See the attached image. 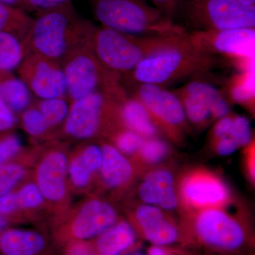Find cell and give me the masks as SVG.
<instances>
[{"label": "cell", "mask_w": 255, "mask_h": 255, "mask_svg": "<svg viewBox=\"0 0 255 255\" xmlns=\"http://www.w3.org/2000/svg\"><path fill=\"white\" fill-rule=\"evenodd\" d=\"M95 26L78 16L72 1L36 11L21 41L24 57L33 53L61 63L74 48L91 37Z\"/></svg>", "instance_id": "cell-1"}, {"label": "cell", "mask_w": 255, "mask_h": 255, "mask_svg": "<svg viewBox=\"0 0 255 255\" xmlns=\"http://www.w3.org/2000/svg\"><path fill=\"white\" fill-rule=\"evenodd\" d=\"M186 33L131 35L101 25L94 28L92 46L102 66L122 78L151 55L180 43Z\"/></svg>", "instance_id": "cell-2"}, {"label": "cell", "mask_w": 255, "mask_h": 255, "mask_svg": "<svg viewBox=\"0 0 255 255\" xmlns=\"http://www.w3.org/2000/svg\"><path fill=\"white\" fill-rule=\"evenodd\" d=\"M216 56L191 44L186 33L180 43L146 58L130 74L136 84L164 87L209 73L219 65Z\"/></svg>", "instance_id": "cell-3"}, {"label": "cell", "mask_w": 255, "mask_h": 255, "mask_svg": "<svg viewBox=\"0 0 255 255\" xmlns=\"http://www.w3.org/2000/svg\"><path fill=\"white\" fill-rule=\"evenodd\" d=\"M105 27L131 35H167L187 31L144 0H88Z\"/></svg>", "instance_id": "cell-4"}, {"label": "cell", "mask_w": 255, "mask_h": 255, "mask_svg": "<svg viewBox=\"0 0 255 255\" xmlns=\"http://www.w3.org/2000/svg\"><path fill=\"white\" fill-rule=\"evenodd\" d=\"M127 95L124 89L96 92L72 102L63 124L64 133L77 140H88L104 132L112 135L122 127L119 109Z\"/></svg>", "instance_id": "cell-5"}, {"label": "cell", "mask_w": 255, "mask_h": 255, "mask_svg": "<svg viewBox=\"0 0 255 255\" xmlns=\"http://www.w3.org/2000/svg\"><path fill=\"white\" fill-rule=\"evenodd\" d=\"M60 64L66 82L67 97L71 102L94 92L123 89L122 78L104 68L96 57L92 36L74 48Z\"/></svg>", "instance_id": "cell-6"}, {"label": "cell", "mask_w": 255, "mask_h": 255, "mask_svg": "<svg viewBox=\"0 0 255 255\" xmlns=\"http://www.w3.org/2000/svg\"><path fill=\"white\" fill-rule=\"evenodd\" d=\"M179 11L190 31L255 28V6L237 0H182Z\"/></svg>", "instance_id": "cell-7"}, {"label": "cell", "mask_w": 255, "mask_h": 255, "mask_svg": "<svg viewBox=\"0 0 255 255\" xmlns=\"http://www.w3.org/2000/svg\"><path fill=\"white\" fill-rule=\"evenodd\" d=\"M133 97L148 111L160 131L175 141L187 130V117L182 102L174 92L151 84H136Z\"/></svg>", "instance_id": "cell-8"}, {"label": "cell", "mask_w": 255, "mask_h": 255, "mask_svg": "<svg viewBox=\"0 0 255 255\" xmlns=\"http://www.w3.org/2000/svg\"><path fill=\"white\" fill-rule=\"evenodd\" d=\"M117 221L118 214L114 206L101 199H90L68 223L55 229V240L63 246L73 242L90 241Z\"/></svg>", "instance_id": "cell-9"}, {"label": "cell", "mask_w": 255, "mask_h": 255, "mask_svg": "<svg viewBox=\"0 0 255 255\" xmlns=\"http://www.w3.org/2000/svg\"><path fill=\"white\" fill-rule=\"evenodd\" d=\"M182 102L188 123L198 128L230 114L224 95L207 82L192 80L174 91Z\"/></svg>", "instance_id": "cell-10"}, {"label": "cell", "mask_w": 255, "mask_h": 255, "mask_svg": "<svg viewBox=\"0 0 255 255\" xmlns=\"http://www.w3.org/2000/svg\"><path fill=\"white\" fill-rule=\"evenodd\" d=\"M17 69L19 78L38 98H66V82L59 62L30 53Z\"/></svg>", "instance_id": "cell-11"}, {"label": "cell", "mask_w": 255, "mask_h": 255, "mask_svg": "<svg viewBox=\"0 0 255 255\" xmlns=\"http://www.w3.org/2000/svg\"><path fill=\"white\" fill-rule=\"evenodd\" d=\"M194 228L201 241L219 249L234 251L241 248L246 239L241 225L223 208L197 211Z\"/></svg>", "instance_id": "cell-12"}, {"label": "cell", "mask_w": 255, "mask_h": 255, "mask_svg": "<svg viewBox=\"0 0 255 255\" xmlns=\"http://www.w3.org/2000/svg\"><path fill=\"white\" fill-rule=\"evenodd\" d=\"M187 34L191 44L210 54L226 55L241 60L253 58L255 28L191 31Z\"/></svg>", "instance_id": "cell-13"}, {"label": "cell", "mask_w": 255, "mask_h": 255, "mask_svg": "<svg viewBox=\"0 0 255 255\" xmlns=\"http://www.w3.org/2000/svg\"><path fill=\"white\" fill-rule=\"evenodd\" d=\"M179 191L184 204L197 211L224 208L231 199L229 189L222 179L202 169L191 171L184 176Z\"/></svg>", "instance_id": "cell-14"}, {"label": "cell", "mask_w": 255, "mask_h": 255, "mask_svg": "<svg viewBox=\"0 0 255 255\" xmlns=\"http://www.w3.org/2000/svg\"><path fill=\"white\" fill-rule=\"evenodd\" d=\"M68 164L64 151L53 149L47 152L37 165L35 182L50 204H61L66 199Z\"/></svg>", "instance_id": "cell-15"}, {"label": "cell", "mask_w": 255, "mask_h": 255, "mask_svg": "<svg viewBox=\"0 0 255 255\" xmlns=\"http://www.w3.org/2000/svg\"><path fill=\"white\" fill-rule=\"evenodd\" d=\"M135 220L146 239L154 246H168L177 241V228L157 206L149 204L138 206L135 210Z\"/></svg>", "instance_id": "cell-16"}, {"label": "cell", "mask_w": 255, "mask_h": 255, "mask_svg": "<svg viewBox=\"0 0 255 255\" xmlns=\"http://www.w3.org/2000/svg\"><path fill=\"white\" fill-rule=\"evenodd\" d=\"M139 196L145 204L172 211L177 206L173 174L165 169H158L147 174L139 187Z\"/></svg>", "instance_id": "cell-17"}, {"label": "cell", "mask_w": 255, "mask_h": 255, "mask_svg": "<svg viewBox=\"0 0 255 255\" xmlns=\"http://www.w3.org/2000/svg\"><path fill=\"white\" fill-rule=\"evenodd\" d=\"M46 238L31 230L6 228L0 233V253L2 255H44Z\"/></svg>", "instance_id": "cell-18"}, {"label": "cell", "mask_w": 255, "mask_h": 255, "mask_svg": "<svg viewBox=\"0 0 255 255\" xmlns=\"http://www.w3.org/2000/svg\"><path fill=\"white\" fill-rule=\"evenodd\" d=\"M119 117L122 127L144 138L159 137L160 130L143 104L136 97L126 96L121 102Z\"/></svg>", "instance_id": "cell-19"}, {"label": "cell", "mask_w": 255, "mask_h": 255, "mask_svg": "<svg viewBox=\"0 0 255 255\" xmlns=\"http://www.w3.org/2000/svg\"><path fill=\"white\" fill-rule=\"evenodd\" d=\"M102 162L100 172L106 186L117 189L127 185L133 174L132 164L112 143L102 144Z\"/></svg>", "instance_id": "cell-20"}, {"label": "cell", "mask_w": 255, "mask_h": 255, "mask_svg": "<svg viewBox=\"0 0 255 255\" xmlns=\"http://www.w3.org/2000/svg\"><path fill=\"white\" fill-rule=\"evenodd\" d=\"M102 162L101 146L96 144L85 146L69 160L68 179L77 189H85L96 172L100 171Z\"/></svg>", "instance_id": "cell-21"}, {"label": "cell", "mask_w": 255, "mask_h": 255, "mask_svg": "<svg viewBox=\"0 0 255 255\" xmlns=\"http://www.w3.org/2000/svg\"><path fill=\"white\" fill-rule=\"evenodd\" d=\"M135 238L130 223L117 221L97 236L92 246L97 255H123L133 246Z\"/></svg>", "instance_id": "cell-22"}, {"label": "cell", "mask_w": 255, "mask_h": 255, "mask_svg": "<svg viewBox=\"0 0 255 255\" xmlns=\"http://www.w3.org/2000/svg\"><path fill=\"white\" fill-rule=\"evenodd\" d=\"M32 93L11 72H0V99L13 113L21 114L31 105Z\"/></svg>", "instance_id": "cell-23"}, {"label": "cell", "mask_w": 255, "mask_h": 255, "mask_svg": "<svg viewBox=\"0 0 255 255\" xmlns=\"http://www.w3.org/2000/svg\"><path fill=\"white\" fill-rule=\"evenodd\" d=\"M33 20L24 10L0 3V32L14 35L21 41Z\"/></svg>", "instance_id": "cell-24"}, {"label": "cell", "mask_w": 255, "mask_h": 255, "mask_svg": "<svg viewBox=\"0 0 255 255\" xmlns=\"http://www.w3.org/2000/svg\"><path fill=\"white\" fill-rule=\"evenodd\" d=\"M24 58L22 44L14 35L0 32V72L17 69Z\"/></svg>", "instance_id": "cell-25"}, {"label": "cell", "mask_w": 255, "mask_h": 255, "mask_svg": "<svg viewBox=\"0 0 255 255\" xmlns=\"http://www.w3.org/2000/svg\"><path fill=\"white\" fill-rule=\"evenodd\" d=\"M33 104L43 114L50 128L63 124L70 109V105L65 97L40 99L38 102Z\"/></svg>", "instance_id": "cell-26"}, {"label": "cell", "mask_w": 255, "mask_h": 255, "mask_svg": "<svg viewBox=\"0 0 255 255\" xmlns=\"http://www.w3.org/2000/svg\"><path fill=\"white\" fill-rule=\"evenodd\" d=\"M231 87V98L235 102L253 107L255 102L254 72L253 65L235 78Z\"/></svg>", "instance_id": "cell-27"}, {"label": "cell", "mask_w": 255, "mask_h": 255, "mask_svg": "<svg viewBox=\"0 0 255 255\" xmlns=\"http://www.w3.org/2000/svg\"><path fill=\"white\" fill-rule=\"evenodd\" d=\"M26 174L24 166L12 159L0 164V196L13 191Z\"/></svg>", "instance_id": "cell-28"}, {"label": "cell", "mask_w": 255, "mask_h": 255, "mask_svg": "<svg viewBox=\"0 0 255 255\" xmlns=\"http://www.w3.org/2000/svg\"><path fill=\"white\" fill-rule=\"evenodd\" d=\"M112 145L124 155H135L145 138L136 132L122 127L112 134Z\"/></svg>", "instance_id": "cell-29"}, {"label": "cell", "mask_w": 255, "mask_h": 255, "mask_svg": "<svg viewBox=\"0 0 255 255\" xmlns=\"http://www.w3.org/2000/svg\"><path fill=\"white\" fill-rule=\"evenodd\" d=\"M169 152L168 142L157 137L145 139L137 155L145 164H155L165 159Z\"/></svg>", "instance_id": "cell-30"}, {"label": "cell", "mask_w": 255, "mask_h": 255, "mask_svg": "<svg viewBox=\"0 0 255 255\" xmlns=\"http://www.w3.org/2000/svg\"><path fill=\"white\" fill-rule=\"evenodd\" d=\"M21 114L23 129L31 136H42L50 130L49 126L43 114L33 102Z\"/></svg>", "instance_id": "cell-31"}, {"label": "cell", "mask_w": 255, "mask_h": 255, "mask_svg": "<svg viewBox=\"0 0 255 255\" xmlns=\"http://www.w3.org/2000/svg\"><path fill=\"white\" fill-rule=\"evenodd\" d=\"M15 193L19 210L38 209L46 201L36 182L26 183Z\"/></svg>", "instance_id": "cell-32"}, {"label": "cell", "mask_w": 255, "mask_h": 255, "mask_svg": "<svg viewBox=\"0 0 255 255\" xmlns=\"http://www.w3.org/2000/svg\"><path fill=\"white\" fill-rule=\"evenodd\" d=\"M231 136L236 140L240 147L251 145L253 135L251 124L248 119L243 116L233 115Z\"/></svg>", "instance_id": "cell-33"}, {"label": "cell", "mask_w": 255, "mask_h": 255, "mask_svg": "<svg viewBox=\"0 0 255 255\" xmlns=\"http://www.w3.org/2000/svg\"><path fill=\"white\" fill-rule=\"evenodd\" d=\"M18 209L17 199L15 191L0 196V214L11 221V216L16 214Z\"/></svg>", "instance_id": "cell-34"}, {"label": "cell", "mask_w": 255, "mask_h": 255, "mask_svg": "<svg viewBox=\"0 0 255 255\" xmlns=\"http://www.w3.org/2000/svg\"><path fill=\"white\" fill-rule=\"evenodd\" d=\"M64 248V255H97L90 241L73 242Z\"/></svg>", "instance_id": "cell-35"}, {"label": "cell", "mask_w": 255, "mask_h": 255, "mask_svg": "<svg viewBox=\"0 0 255 255\" xmlns=\"http://www.w3.org/2000/svg\"><path fill=\"white\" fill-rule=\"evenodd\" d=\"M155 7L166 16L173 21L174 16L179 13L182 0H150Z\"/></svg>", "instance_id": "cell-36"}, {"label": "cell", "mask_w": 255, "mask_h": 255, "mask_svg": "<svg viewBox=\"0 0 255 255\" xmlns=\"http://www.w3.org/2000/svg\"><path fill=\"white\" fill-rule=\"evenodd\" d=\"M16 114L0 99V132L11 130L16 126Z\"/></svg>", "instance_id": "cell-37"}, {"label": "cell", "mask_w": 255, "mask_h": 255, "mask_svg": "<svg viewBox=\"0 0 255 255\" xmlns=\"http://www.w3.org/2000/svg\"><path fill=\"white\" fill-rule=\"evenodd\" d=\"M233 115L231 114L217 120L213 129V142L222 137L231 135L232 129Z\"/></svg>", "instance_id": "cell-38"}, {"label": "cell", "mask_w": 255, "mask_h": 255, "mask_svg": "<svg viewBox=\"0 0 255 255\" xmlns=\"http://www.w3.org/2000/svg\"><path fill=\"white\" fill-rule=\"evenodd\" d=\"M72 0H25L23 10L38 11L68 3Z\"/></svg>", "instance_id": "cell-39"}, {"label": "cell", "mask_w": 255, "mask_h": 255, "mask_svg": "<svg viewBox=\"0 0 255 255\" xmlns=\"http://www.w3.org/2000/svg\"><path fill=\"white\" fill-rule=\"evenodd\" d=\"M214 144L216 152L221 156L231 155L240 147L238 142L231 135L215 140Z\"/></svg>", "instance_id": "cell-40"}, {"label": "cell", "mask_w": 255, "mask_h": 255, "mask_svg": "<svg viewBox=\"0 0 255 255\" xmlns=\"http://www.w3.org/2000/svg\"><path fill=\"white\" fill-rule=\"evenodd\" d=\"M251 155L247 157V169H248V174L252 181H255V154L253 152V150L250 152Z\"/></svg>", "instance_id": "cell-41"}, {"label": "cell", "mask_w": 255, "mask_h": 255, "mask_svg": "<svg viewBox=\"0 0 255 255\" xmlns=\"http://www.w3.org/2000/svg\"><path fill=\"white\" fill-rule=\"evenodd\" d=\"M0 3L9 5V6H16V7L23 9L25 0H0Z\"/></svg>", "instance_id": "cell-42"}, {"label": "cell", "mask_w": 255, "mask_h": 255, "mask_svg": "<svg viewBox=\"0 0 255 255\" xmlns=\"http://www.w3.org/2000/svg\"><path fill=\"white\" fill-rule=\"evenodd\" d=\"M147 255H169L167 252L159 246H152L149 249Z\"/></svg>", "instance_id": "cell-43"}, {"label": "cell", "mask_w": 255, "mask_h": 255, "mask_svg": "<svg viewBox=\"0 0 255 255\" xmlns=\"http://www.w3.org/2000/svg\"><path fill=\"white\" fill-rule=\"evenodd\" d=\"M9 224V221L0 214V233L2 232L6 228H8Z\"/></svg>", "instance_id": "cell-44"}, {"label": "cell", "mask_w": 255, "mask_h": 255, "mask_svg": "<svg viewBox=\"0 0 255 255\" xmlns=\"http://www.w3.org/2000/svg\"><path fill=\"white\" fill-rule=\"evenodd\" d=\"M237 1L246 6H255V0H237Z\"/></svg>", "instance_id": "cell-45"}, {"label": "cell", "mask_w": 255, "mask_h": 255, "mask_svg": "<svg viewBox=\"0 0 255 255\" xmlns=\"http://www.w3.org/2000/svg\"><path fill=\"white\" fill-rule=\"evenodd\" d=\"M127 255H145V254H144L143 252L140 251V250H135V251L129 252Z\"/></svg>", "instance_id": "cell-46"}]
</instances>
